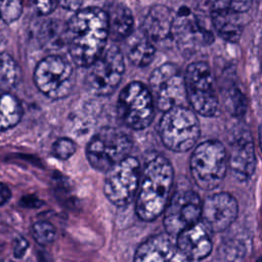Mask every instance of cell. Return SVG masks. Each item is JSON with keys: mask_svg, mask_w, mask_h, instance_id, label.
<instances>
[{"mask_svg": "<svg viewBox=\"0 0 262 262\" xmlns=\"http://www.w3.org/2000/svg\"><path fill=\"white\" fill-rule=\"evenodd\" d=\"M110 34L106 11L87 7L76 11L67 24L70 55L79 67H89L104 51Z\"/></svg>", "mask_w": 262, "mask_h": 262, "instance_id": "cell-1", "label": "cell"}, {"mask_svg": "<svg viewBox=\"0 0 262 262\" xmlns=\"http://www.w3.org/2000/svg\"><path fill=\"white\" fill-rule=\"evenodd\" d=\"M173 177L172 165L164 156L156 154L145 161L135 205L136 214L141 220L152 221L165 211Z\"/></svg>", "mask_w": 262, "mask_h": 262, "instance_id": "cell-2", "label": "cell"}, {"mask_svg": "<svg viewBox=\"0 0 262 262\" xmlns=\"http://www.w3.org/2000/svg\"><path fill=\"white\" fill-rule=\"evenodd\" d=\"M159 133L168 149L184 152L195 145L201 128L193 111L177 105L164 113L159 124Z\"/></svg>", "mask_w": 262, "mask_h": 262, "instance_id": "cell-3", "label": "cell"}, {"mask_svg": "<svg viewBox=\"0 0 262 262\" xmlns=\"http://www.w3.org/2000/svg\"><path fill=\"white\" fill-rule=\"evenodd\" d=\"M228 165L224 145L218 140H207L194 148L189 166L191 176L203 189L216 188L223 181Z\"/></svg>", "mask_w": 262, "mask_h": 262, "instance_id": "cell-4", "label": "cell"}, {"mask_svg": "<svg viewBox=\"0 0 262 262\" xmlns=\"http://www.w3.org/2000/svg\"><path fill=\"white\" fill-rule=\"evenodd\" d=\"M131 148L132 140L127 133L115 127H104L88 142L86 157L95 170L107 172L127 158Z\"/></svg>", "mask_w": 262, "mask_h": 262, "instance_id": "cell-5", "label": "cell"}, {"mask_svg": "<svg viewBox=\"0 0 262 262\" xmlns=\"http://www.w3.org/2000/svg\"><path fill=\"white\" fill-rule=\"evenodd\" d=\"M155 100L150 90L134 81L121 91L117 112L120 120L129 128L142 130L150 125L155 115Z\"/></svg>", "mask_w": 262, "mask_h": 262, "instance_id": "cell-6", "label": "cell"}, {"mask_svg": "<svg viewBox=\"0 0 262 262\" xmlns=\"http://www.w3.org/2000/svg\"><path fill=\"white\" fill-rule=\"evenodd\" d=\"M187 101L194 112L205 117L217 113L219 101L209 66L204 61L190 63L184 74Z\"/></svg>", "mask_w": 262, "mask_h": 262, "instance_id": "cell-7", "label": "cell"}, {"mask_svg": "<svg viewBox=\"0 0 262 262\" xmlns=\"http://www.w3.org/2000/svg\"><path fill=\"white\" fill-rule=\"evenodd\" d=\"M140 178L139 161L128 156L106 172L103 186L106 199L118 207L127 206L137 193Z\"/></svg>", "mask_w": 262, "mask_h": 262, "instance_id": "cell-8", "label": "cell"}, {"mask_svg": "<svg viewBox=\"0 0 262 262\" xmlns=\"http://www.w3.org/2000/svg\"><path fill=\"white\" fill-rule=\"evenodd\" d=\"M149 90L157 108L162 112L183 105L187 100L184 76L173 63H164L151 73Z\"/></svg>", "mask_w": 262, "mask_h": 262, "instance_id": "cell-9", "label": "cell"}, {"mask_svg": "<svg viewBox=\"0 0 262 262\" xmlns=\"http://www.w3.org/2000/svg\"><path fill=\"white\" fill-rule=\"evenodd\" d=\"M37 88L51 99L67 97L73 86V68L61 56L49 55L43 58L34 71Z\"/></svg>", "mask_w": 262, "mask_h": 262, "instance_id": "cell-10", "label": "cell"}, {"mask_svg": "<svg viewBox=\"0 0 262 262\" xmlns=\"http://www.w3.org/2000/svg\"><path fill=\"white\" fill-rule=\"evenodd\" d=\"M125 72L124 58L117 46H110L89 66L87 84L96 95H111L120 85Z\"/></svg>", "mask_w": 262, "mask_h": 262, "instance_id": "cell-11", "label": "cell"}, {"mask_svg": "<svg viewBox=\"0 0 262 262\" xmlns=\"http://www.w3.org/2000/svg\"><path fill=\"white\" fill-rule=\"evenodd\" d=\"M203 204L199 194L192 189H179L169 200L164 211L166 232L177 236L184 229L199 223Z\"/></svg>", "mask_w": 262, "mask_h": 262, "instance_id": "cell-12", "label": "cell"}, {"mask_svg": "<svg viewBox=\"0 0 262 262\" xmlns=\"http://www.w3.org/2000/svg\"><path fill=\"white\" fill-rule=\"evenodd\" d=\"M172 37L179 47L187 51L201 45H208L214 39L200 17L186 7L180 8L174 14Z\"/></svg>", "mask_w": 262, "mask_h": 262, "instance_id": "cell-13", "label": "cell"}, {"mask_svg": "<svg viewBox=\"0 0 262 262\" xmlns=\"http://www.w3.org/2000/svg\"><path fill=\"white\" fill-rule=\"evenodd\" d=\"M237 212V202L230 193L217 192L204 201L201 219L211 231L221 232L233 223Z\"/></svg>", "mask_w": 262, "mask_h": 262, "instance_id": "cell-14", "label": "cell"}, {"mask_svg": "<svg viewBox=\"0 0 262 262\" xmlns=\"http://www.w3.org/2000/svg\"><path fill=\"white\" fill-rule=\"evenodd\" d=\"M135 261H185L168 232L159 233L144 241L137 248Z\"/></svg>", "mask_w": 262, "mask_h": 262, "instance_id": "cell-15", "label": "cell"}, {"mask_svg": "<svg viewBox=\"0 0 262 262\" xmlns=\"http://www.w3.org/2000/svg\"><path fill=\"white\" fill-rule=\"evenodd\" d=\"M228 165L232 175L239 181H246L253 175L256 168V157L251 135L244 133L233 141Z\"/></svg>", "mask_w": 262, "mask_h": 262, "instance_id": "cell-16", "label": "cell"}, {"mask_svg": "<svg viewBox=\"0 0 262 262\" xmlns=\"http://www.w3.org/2000/svg\"><path fill=\"white\" fill-rule=\"evenodd\" d=\"M204 224L196 223L177 235V248L185 260H202L212 251V241Z\"/></svg>", "mask_w": 262, "mask_h": 262, "instance_id": "cell-17", "label": "cell"}, {"mask_svg": "<svg viewBox=\"0 0 262 262\" xmlns=\"http://www.w3.org/2000/svg\"><path fill=\"white\" fill-rule=\"evenodd\" d=\"M174 14L165 5H154L148 10L143 25V33L151 40L161 42L172 36Z\"/></svg>", "mask_w": 262, "mask_h": 262, "instance_id": "cell-18", "label": "cell"}, {"mask_svg": "<svg viewBox=\"0 0 262 262\" xmlns=\"http://www.w3.org/2000/svg\"><path fill=\"white\" fill-rule=\"evenodd\" d=\"M241 13L229 7H217L212 11V25L221 38L228 42L239 40L244 28Z\"/></svg>", "mask_w": 262, "mask_h": 262, "instance_id": "cell-19", "label": "cell"}, {"mask_svg": "<svg viewBox=\"0 0 262 262\" xmlns=\"http://www.w3.org/2000/svg\"><path fill=\"white\" fill-rule=\"evenodd\" d=\"M108 17L110 34L116 40L129 37L133 30V16L130 9L121 3H113L105 10Z\"/></svg>", "mask_w": 262, "mask_h": 262, "instance_id": "cell-20", "label": "cell"}, {"mask_svg": "<svg viewBox=\"0 0 262 262\" xmlns=\"http://www.w3.org/2000/svg\"><path fill=\"white\" fill-rule=\"evenodd\" d=\"M156 48L151 40L143 33V35L134 36L127 49L129 60L136 67L143 68L148 66L155 56Z\"/></svg>", "mask_w": 262, "mask_h": 262, "instance_id": "cell-21", "label": "cell"}, {"mask_svg": "<svg viewBox=\"0 0 262 262\" xmlns=\"http://www.w3.org/2000/svg\"><path fill=\"white\" fill-rule=\"evenodd\" d=\"M23 117V107L18 99L6 92L1 97V131L10 129L18 124Z\"/></svg>", "mask_w": 262, "mask_h": 262, "instance_id": "cell-22", "label": "cell"}, {"mask_svg": "<svg viewBox=\"0 0 262 262\" xmlns=\"http://www.w3.org/2000/svg\"><path fill=\"white\" fill-rule=\"evenodd\" d=\"M40 37L49 48H58L67 43V24L58 19H50L40 30Z\"/></svg>", "mask_w": 262, "mask_h": 262, "instance_id": "cell-23", "label": "cell"}, {"mask_svg": "<svg viewBox=\"0 0 262 262\" xmlns=\"http://www.w3.org/2000/svg\"><path fill=\"white\" fill-rule=\"evenodd\" d=\"M19 78V69L17 63L8 53L1 55V71L0 84L2 90H9L13 88Z\"/></svg>", "mask_w": 262, "mask_h": 262, "instance_id": "cell-24", "label": "cell"}, {"mask_svg": "<svg viewBox=\"0 0 262 262\" xmlns=\"http://www.w3.org/2000/svg\"><path fill=\"white\" fill-rule=\"evenodd\" d=\"M32 234L37 244L45 247L53 243L56 236V230L50 222L37 221L32 226Z\"/></svg>", "mask_w": 262, "mask_h": 262, "instance_id": "cell-25", "label": "cell"}, {"mask_svg": "<svg viewBox=\"0 0 262 262\" xmlns=\"http://www.w3.org/2000/svg\"><path fill=\"white\" fill-rule=\"evenodd\" d=\"M23 12V0H1L2 19L7 23H13Z\"/></svg>", "mask_w": 262, "mask_h": 262, "instance_id": "cell-26", "label": "cell"}, {"mask_svg": "<svg viewBox=\"0 0 262 262\" xmlns=\"http://www.w3.org/2000/svg\"><path fill=\"white\" fill-rule=\"evenodd\" d=\"M76 151V144L69 138H59L52 145V154L59 160L70 159Z\"/></svg>", "mask_w": 262, "mask_h": 262, "instance_id": "cell-27", "label": "cell"}, {"mask_svg": "<svg viewBox=\"0 0 262 262\" xmlns=\"http://www.w3.org/2000/svg\"><path fill=\"white\" fill-rule=\"evenodd\" d=\"M34 4L38 13L42 15L51 13L55 8V3L53 0H35Z\"/></svg>", "mask_w": 262, "mask_h": 262, "instance_id": "cell-28", "label": "cell"}, {"mask_svg": "<svg viewBox=\"0 0 262 262\" xmlns=\"http://www.w3.org/2000/svg\"><path fill=\"white\" fill-rule=\"evenodd\" d=\"M252 2L253 0H225V7H229L238 12H245L250 8Z\"/></svg>", "mask_w": 262, "mask_h": 262, "instance_id": "cell-29", "label": "cell"}, {"mask_svg": "<svg viewBox=\"0 0 262 262\" xmlns=\"http://www.w3.org/2000/svg\"><path fill=\"white\" fill-rule=\"evenodd\" d=\"M57 4L70 11H78L82 5L83 0H56Z\"/></svg>", "mask_w": 262, "mask_h": 262, "instance_id": "cell-30", "label": "cell"}, {"mask_svg": "<svg viewBox=\"0 0 262 262\" xmlns=\"http://www.w3.org/2000/svg\"><path fill=\"white\" fill-rule=\"evenodd\" d=\"M28 248V243L24 238H18L16 241V244L14 246V256L17 258H20L25 255L26 250Z\"/></svg>", "mask_w": 262, "mask_h": 262, "instance_id": "cell-31", "label": "cell"}, {"mask_svg": "<svg viewBox=\"0 0 262 262\" xmlns=\"http://www.w3.org/2000/svg\"><path fill=\"white\" fill-rule=\"evenodd\" d=\"M10 199V190L5 184H1V205L3 206Z\"/></svg>", "mask_w": 262, "mask_h": 262, "instance_id": "cell-32", "label": "cell"}, {"mask_svg": "<svg viewBox=\"0 0 262 262\" xmlns=\"http://www.w3.org/2000/svg\"><path fill=\"white\" fill-rule=\"evenodd\" d=\"M259 143H260V147H261V150H262V124L259 128Z\"/></svg>", "mask_w": 262, "mask_h": 262, "instance_id": "cell-33", "label": "cell"}]
</instances>
